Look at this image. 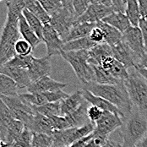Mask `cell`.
Masks as SVG:
<instances>
[{
	"label": "cell",
	"instance_id": "6da1fadb",
	"mask_svg": "<svg viewBox=\"0 0 147 147\" xmlns=\"http://www.w3.org/2000/svg\"><path fill=\"white\" fill-rule=\"evenodd\" d=\"M83 88L88 90L95 96L102 97L114 105L124 115H129L134 109L131 100L129 96L124 83L115 85H102L96 82H90L84 85Z\"/></svg>",
	"mask_w": 147,
	"mask_h": 147
},
{
	"label": "cell",
	"instance_id": "7a4b0ae2",
	"mask_svg": "<svg viewBox=\"0 0 147 147\" xmlns=\"http://www.w3.org/2000/svg\"><path fill=\"white\" fill-rule=\"evenodd\" d=\"M147 134V114L137 108L123 119V147H135Z\"/></svg>",
	"mask_w": 147,
	"mask_h": 147
},
{
	"label": "cell",
	"instance_id": "3957f363",
	"mask_svg": "<svg viewBox=\"0 0 147 147\" xmlns=\"http://www.w3.org/2000/svg\"><path fill=\"white\" fill-rule=\"evenodd\" d=\"M21 15L7 11L6 20L0 32V66L16 55L15 46L20 36L19 19Z\"/></svg>",
	"mask_w": 147,
	"mask_h": 147
},
{
	"label": "cell",
	"instance_id": "277c9868",
	"mask_svg": "<svg viewBox=\"0 0 147 147\" xmlns=\"http://www.w3.org/2000/svg\"><path fill=\"white\" fill-rule=\"evenodd\" d=\"M62 58L69 63L79 80L83 84L95 81V73L92 66L89 63V51H69L62 52Z\"/></svg>",
	"mask_w": 147,
	"mask_h": 147
},
{
	"label": "cell",
	"instance_id": "5b68a950",
	"mask_svg": "<svg viewBox=\"0 0 147 147\" xmlns=\"http://www.w3.org/2000/svg\"><path fill=\"white\" fill-rule=\"evenodd\" d=\"M133 106L139 111L147 114V81L135 69L124 81Z\"/></svg>",
	"mask_w": 147,
	"mask_h": 147
},
{
	"label": "cell",
	"instance_id": "8992f818",
	"mask_svg": "<svg viewBox=\"0 0 147 147\" xmlns=\"http://www.w3.org/2000/svg\"><path fill=\"white\" fill-rule=\"evenodd\" d=\"M95 130V124L89 122L83 126L55 131L52 134L53 143L52 147H69L79 140L85 138Z\"/></svg>",
	"mask_w": 147,
	"mask_h": 147
},
{
	"label": "cell",
	"instance_id": "52a82bcc",
	"mask_svg": "<svg viewBox=\"0 0 147 147\" xmlns=\"http://www.w3.org/2000/svg\"><path fill=\"white\" fill-rule=\"evenodd\" d=\"M0 99L9 108L15 120L20 121L25 124L26 127H29L36 113L30 107L22 101L19 95L14 96H0Z\"/></svg>",
	"mask_w": 147,
	"mask_h": 147
},
{
	"label": "cell",
	"instance_id": "ba28073f",
	"mask_svg": "<svg viewBox=\"0 0 147 147\" xmlns=\"http://www.w3.org/2000/svg\"><path fill=\"white\" fill-rule=\"evenodd\" d=\"M78 17L79 16L75 13H73L63 8L59 12L51 16L50 24L57 30V32L64 42V39L69 35L70 30L74 26V24L76 22Z\"/></svg>",
	"mask_w": 147,
	"mask_h": 147
},
{
	"label": "cell",
	"instance_id": "9c48e42d",
	"mask_svg": "<svg viewBox=\"0 0 147 147\" xmlns=\"http://www.w3.org/2000/svg\"><path fill=\"white\" fill-rule=\"evenodd\" d=\"M123 41L129 46L137 58V62L145 53V45L141 30L139 26H131L123 33Z\"/></svg>",
	"mask_w": 147,
	"mask_h": 147
},
{
	"label": "cell",
	"instance_id": "30bf717a",
	"mask_svg": "<svg viewBox=\"0 0 147 147\" xmlns=\"http://www.w3.org/2000/svg\"><path fill=\"white\" fill-rule=\"evenodd\" d=\"M43 39V42L47 47V55L52 57L53 55L61 54L64 42L51 24L44 25Z\"/></svg>",
	"mask_w": 147,
	"mask_h": 147
},
{
	"label": "cell",
	"instance_id": "8fae6325",
	"mask_svg": "<svg viewBox=\"0 0 147 147\" xmlns=\"http://www.w3.org/2000/svg\"><path fill=\"white\" fill-rule=\"evenodd\" d=\"M123 125V118L115 113L110 112H104L102 116L95 123V132L107 136L118 128Z\"/></svg>",
	"mask_w": 147,
	"mask_h": 147
},
{
	"label": "cell",
	"instance_id": "7c38bea8",
	"mask_svg": "<svg viewBox=\"0 0 147 147\" xmlns=\"http://www.w3.org/2000/svg\"><path fill=\"white\" fill-rule=\"evenodd\" d=\"M115 12L113 7H107L100 4H90L87 9L83 15L78 17L77 20L81 22H87L91 24H97L104 18Z\"/></svg>",
	"mask_w": 147,
	"mask_h": 147
},
{
	"label": "cell",
	"instance_id": "4fadbf2b",
	"mask_svg": "<svg viewBox=\"0 0 147 147\" xmlns=\"http://www.w3.org/2000/svg\"><path fill=\"white\" fill-rule=\"evenodd\" d=\"M51 56L46 55L42 58L32 57L31 62L30 63L28 72L32 82H35L41 78L49 75L52 70L51 64Z\"/></svg>",
	"mask_w": 147,
	"mask_h": 147
},
{
	"label": "cell",
	"instance_id": "5bb4252c",
	"mask_svg": "<svg viewBox=\"0 0 147 147\" xmlns=\"http://www.w3.org/2000/svg\"><path fill=\"white\" fill-rule=\"evenodd\" d=\"M0 73L9 76L13 80H15L20 89H27L32 83L28 69H26L19 68L5 63L0 66Z\"/></svg>",
	"mask_w": 147,
	"mask_h": 147
},
{
	"label": "cell",
	"instance_id": "9a60e30c",
	"mask_svg": "<svg viewBox=\"0 0 147 147\" xmlns=\"http://www.w3.org/2000/svg\"><path fill=\"white\" fill-rule=\"evenodd\" d=\"M113 57L122 63L127 69L134 68L137 63V58L123 40L114 47H112Z\"/></svg>",
	"mask_w": 147,
	"mask_h": 147
},
{
	"label": "cell",
	"instance_id": "2e32d148",
	"mask_svg": "<svg viewBox=\"0 0 147 147\" xmlns=\"http://www.w3.org/2000/svg\"><path fill=\"white\" fill-rule=\"evenodd\" d=\"M67 86H68L67 83L57 81L52 79L50 75H47L35 82H32L31 85L27 88V90L30 93L56 91L59 90H63Z\"/></svg>",
	"mask_w": 147,
	"mask_h": 147
},
{
	"label": "cell",
	"instance_id": "e0dca14e",
	"mask_svg": "<svg viewBox=\"0 0 147 147\" xmlns=\"http://www.w3.org/2000/svg\"><path fill=\"white\" fill-rule=\"evenodd\" d=\"M82 92H83V96H84L85 100L86 102H88L89 104L99 107L100 109L102 110L103 112H110V113H115L118 116H120L123 119L124 118V115L118 110L114 105H113L108 101L103 99L102 97L95 96L90 91H89L88 90L85 88L82 89Z\"/></svg>",
	"mask_w": 147,
	"mask_h": 147
},
{
	"label": "cell",
	"instance_id": "ac0fdd59",
	"mask_svg": "<svg viewBox=\"0 0 147 147\" xmlns=\"http://www.w3.org/2000/svg\"><path fill=\"white\" fill-rule=\"evenodd\" d=\"M85 102L82 90H77L73 94L61 101V116H67L78 109Z\"/></svg>",
	"mask_w": 147,
	"mask_h": 147
},
{
	"label": "cell",
	"instance_id": "d6986e66",
	"mask_svg": "<svg viewBox=\"0 0 147 147\" xmlns=\"http://www.w3.org/2000/svg\"><path fill=\"white\" fill-rule=\"evenodd\" d=\"M28 129H30L32 133H41L48 135H52L54 133L50 117H46L38 113H35L33 120Z\"/></svg>",
	"mask_w": 147,
	"mask_h": 147
},
{
	"label": "cell",
	"instance_id": "ffe728a7",
	"mask_svg": "<svg viewBox=\"0 0 147 147\" xmlns=\"http://www.w3.org/2000/svg\"><path fill=\"white\" fill-rule=\"evenodd\" d=\"M89 107H90L89 102L85 100V102L81 104V106L78 109H76L72 113L64 116L68 121L69 128L80 127L90 122L87 116V110Z\"/></svg>",
	"mask_w": 147,
	"mask_h": 147
},
{
	"label": "cell",
	"instance_id": "44dd1931",
	"mask_svg": "<svg viewBox=\"0 0 147 147\" xmlns=\"http://www.w3.org/2000/svg\"><path fill=\"white\" fill-rule=\"evenodd\" d=\"M110 56H113L112 47L107 43L97 44L89 51V63L91 66H99L103 59Z\"/></svg>",
	"mask_w": 147,
	"mask_h": 147
},
{
	"label": "cell",
	"instance_id": "7402d4cb",
	"mask_svg": "<svg viewBox=\"0 0 147 147\" xmlns=\"http://www.w3.org/2000/svg\"><path fill=\"white\" fill-rule=\"evenodd\" d=\"M96 26V24L81 22V21L76 20V22L74 24V26L70 30L69 35L64 39V42H68L70 41L84 38V37H87Z\"/></svg>",
	"mask_w": 147,
	"mask_h": 147
},
{
	"label": "cell",
	"instance_id": "603a6c76",
	"mask_svg": "<svg viewBox=\"0 0 147 147\" xmlns=\"http://www.w3.org/2000/svg\"><path fill=\"white\" fill-rule=\"evenodd\" d=\"M102 21L118 29L122 33H123L129 27L131 26V23L127 15H125V13L118 11H115L111 15L107 16Z\"/></svg>",
	"mask_w": 147,
	"mask_h": 147
},
{
	"label": "cell",
	"instance_id": "cb8c5ba5",
	"mask_svg": "<svg viewBox=\"0 0 147 147\" xmlns=\"http://www.w3.org/2000/svg\"><path fill=\"white\" fill-rule=\"evenodd\" d=\"M19 30H20V36L23 37L24 40H26L31 45L33 50L40 43L42 42L39 39V37L36 36V34L34 32V30L30 28V26L27 23L26 20L25 19L23 14L19 19Z\"/></svg>",
	"mask_w": 147,
	"mask_h": 147
},
{
	"label": "cell",
	"instance_id": "d4e9b609",
	"mask_svg": "<svg viewBox=\"0 0 147 147\" xmlns=\"http://www.w3.org/2000/svg\"><path fill=\"white\" fill-rule=\"evenodd\" d=\"M96 26L102 30L105 43L108 44L110 47H114L123 40V33L112 26L104 23L103 21H100L96 24Z\"/></svg>",
	"mask_w": 147,
	"mask_h": 147
},
{
	"label": "cell",
	"instance_id": "484cf974",
	"mask_svg": "<svg viewBox=\"0 0 147 147\" xmlns=\"http://www.w3.org/2000/svg\"><path fill=\"white\" fill-rule=\"evenodd\" d=\"M15 120L9 108L0 99V139L2 140H5L7 131Z\"/></svg>",
	"mask_w": 147,
	"mask_h": 147
},
{
	"label": "cell",
	"instance_id": "4316f807",
	"mask_svg": "<svg viewBox=\"0 0 147 147\" xmlns=\"http://www.w3.org/2000/svg\"><path fill=\"white\" fill-rule=\"evenodd\" d=\"M26 9L29 10L32 15L37 17L43 25L50 24L51 16L47 13L44 8L38 2V0H26Z\"/></svg>",
	"mask_w": 147,
	"mask_h": 147
},
{
	"label": "cell",
	"instance_id": "83f0119b",
	"mask_svg": "<svg viewBox=\"0 0 147 147\" xmlns=\"http://www.w3.org/2000/svg\"><path fill=\"white\" fill-rule=\"evenodd\" d=\"M19 86L9 76L0 73V96H18Z\"/></svg>",
	"mask_w": 147,
	"mask_h": 147
},
{
	"label": "cell",
	"instance_id": "f1b7e54d",
	"mask_svg": "<svg viewBox=\"0 0 147 147\" xmlns=\"http://www.w3.org/2000/svg\"><path fill=\"white\" fill-rule=\"evenodd\" d=\"M97 44L94 43L90 37H84L77 40L70 41L68 42H64L63 47V52H69V51H80V50H88L90 51ZM62 51V52H63Z\"/></svg>",
	"mask_w": 147,
	"mask_h": 147
},
{
	"label": "cell",
	"instance_id": "f546056e",
	"mask_svg": "<svg viewBox=\"0 0 147 147\" xmlns=\"http://www.w3.org/2000/svg\"><path fill=\"white\" fill-rule=\"evenodd\" d=\"M125 15L129 18L131 26H139L140 20L141 19L140 7L137 0H127L126 8H125Z\"/></svg>",
	"mask_w": 147,
	"mask_h": 147
},
{
	"label": "cell",
	"instance_id": "4dcf8cb0",
	"mask_svg": "<svg viewBox=\"0 0 147 147\" xmlns=\"http://www.w3.org/2000/svg\"><path fill=\"white\" fill-rule=\"evenodd\" d=\"M23 15L25 19L26 20L27 23L29 24L30 28L34 30V32L36 34V36L39 37V39L43 42V30H44V25L42 22L34 15H32L29 10L25 9L23 10Z\"/></svg>",
	"mask_w": 147,
	"mask_h": 147
},
{
	"label": "cell",
	"instance_id": "1f68e13d",
	"mask_svg": "<svg viewBox=\"0 0 147 147\" xmlns=\"http://www.w3.org/2000/svg\"><path fill=\"white\" fill-rule=\"evenodd\" d=\"M95 73V81L97 84L102 85H115L123 82H120L115 78H113L110 74L100 66H92Z\"/></svg>",
	"mask_w": 147,
	"mask_h": 147
},
{
	"label": "cell",
	"instance_id": "d6a6232c",
	"mask_svg": "<svg viewBox=\"0 0 147 147\" xmlns=\"http://www.w3.org/2000/svg\"><path fill=\"white\" fill-rule=\"evenodd\" d=\"M35 113H38L46 117L61 116V102L47 103L43 106L32 108Z\"/></svg>",
	"mask_w": 147,
	"mask_h": 147
},
{
	"label": "cell",
	"instance_id": "836d02e7",
	"mask_svg": "<svg viewBox=\"0 0 147 147\" xmlns=\"http://www.w3.org/2000/svg\"><path fill=\"white\" fill-rule=\"evenodd\" d=\"M25 128H26L25 124L19 120H15L11 123V125L9 126L7 131V135L4 140L8 144L9 147L16 140V139L22 134Z\"/></svg>",
	"mask_w": 147,
	"mask_h": 147
},
{
	"label": "cell",
	"instance_id": "e575fe53",
	"mask_svg": "<svg viewBox=\"0 0 147 147\" xmlns=\"http://www.w3.org/2000/svg\"><path fill=\"white\" fill-rule=\"evenodd\" d=\"M33 133L27 127L9 147H32Z\"/></svg>",
	"mask_w": 147,
	"mask_h": 147
},
{
	"label": "cell",
	"instance_id": "d590c367",
	"mask_svg": "<svg viewBox=\"0 0 147 147\" xmlns=\"http://www.w3.org/2000/svg\"><path fill=\"white\" fill-rule=\"evenodd\" d=\"M53 143V136L41 133H33L32 147H52Z\"/></svg>",
	"mask_w": 147,
	"mask_h": 147
},
{
	"label": "cell",
	"instance_id": "8d00e7d4",
	"mask_svg": "<svg viewBox=\"0 0 147 147\" xmlns=\"http://www.w3.org/2000/svg\"><path fill=\"white\" fill-rule=\"evenodd\" d=\"M38 2L50 16L56 14L63 8L60 0H38Z\"/></svg>",
	"mask_w": 147,
	"mask_h": 147
},
{
	"label": "cell",
	"instance_id": "74e56055",
	"mask_svg": "<svg viewBox=\"0 0 147 147\" xmlns=\"http://www.w3.org/2000/svg\"><path fill=\"white\" fill-rule=\"evenodd\" d=\"M33 55L30 54L29 56H19V55H15V57L12 59H10L9 61H8L6 63L15 66V67H19V68H23V69H28L30 66V63L31 62Z\"/></svg>",
	"mask_w": 147,
	"mask_h": 147
},
{
	"label": "cell",
	"instance_id": "f35d334b",
	"mask_svg": "<svg viewBox=\"0 0 147 147\" xmlns=\"http://www.w3.org/2000/svg\"><path fill=\"white\" fill-rule=\"evenodd\" d=\"M15 50L16 55L19 56H29L31 54L33 48L28 42L24 39H20L15 43Z\"/></svg>",
	"mask_w": 147,
	"mask_h": 147
},
{
	"label": "cell",
	"instance_id": "ab89813d",
	"mask_svg": "<svg viewBox=\"0 0 147 147\" xmlns=\"http://www.w3.org/2000/svg\"><path fill=\"white\" fill-rule=\"evenodd\" d=\"M107 136H105L102 134H99L95 131H93V134L91 139L87 142L85 147H102L105 143L107 142Z\"/></svg>",
	"mask_w": 147,
	"mask_h": 147
},
{
	"label": "cell",
	"instance_id": "60d3db41",
	"mask_svg": "<svg viewBox=\"0 0 147 147\" xmlns=\"http://www.w3.org/2000/svg\"><path fill=\"white\" fill-rule=\"evenodd\" d=\"M103 113L104 112L102 109H100L99 107L90 105L88 107V110H87V116H88L89 120L91 123H96L100 118H102Z\"/></svg>",
	"mask_w": 147,
	"mask_h": 147
},
{
	"label": "cell",
	"instance_id": "b9f144b4",
	"mask_svg": "<svg viewBox=\"0 0 147 147\" xmlns=\"http://www.w3.org/2000/svg\"><path fill=\"white\" fill-rule=\"evenodd\" d=\"M90 39L96 44H102L105 43V40H104V34H103L102 30L100 29L98 26H95L93 30H91V32L89 35Z\"/></svg>",
	"mask_w": 147,
	"mask_h": 147
},
{
	"label": "cell",
	"instance_id": "7bdbcfd3",
	"mask_svg": "<svg viewBox=\"0 0 147 147\" xmlns=\"http://www.w3.org/2000/svg\"><path fill=\"white\" fill-rule=\"evenodd\" d=\"M90 4V0H74V9L76 15L78 16L83 15Z\"/></svg>",
	"mask_w": 147,
	"mask_h": 147
},
{
	"label": "cell",
	"instance_id": "ee69618b",
	"mask_svg": "<svg viewBox=\"0 0 147 147\" xmlns=\"http://www.w3.org/2000/svg\"><path fill=\"white\" fill-rule=\"evenodd\" d=\"M139 27L140 28L141 32H142L143 39H144V45H145V50H146V53H147V21L144 18L140 19Z\"/></svg>",
	"mask_w": 147,
	"mask_h": 147
},
{
	"label": "cell",
	"instance_id": "f6af8a7d",
	"mask_svg": "<svg viewBox=\"0 0 147 147\" xmlns=\"http://www.w3.org/2000/svg\"><path fill=\"white\" fill-rule=\"evenodd\" d=\"M113 7L114 8L115 11L125 13L126 4L123 3V0H112Z\"/></svg>",
	"mask_w": 147,
	"mask_h": 147
},
{
	"label": "cell",
	"instance_id": "bcb514c9",
	"mask_svg": "<svg viewBox=\"0 0 147 147\" xmlns=\"http://www.w3.org/2000/svg\"><path fill=\"white\" fill-rule=\"evenodd\" d=\"M140 7L141 18H146L147 15V0H137Z\"/></svg>",
	"mask_w": 147,
	"mask_h": 147
},
{
	"label": "cell",
	"instance_id": "7dc6e473",
	"mask_svg": "<svg viewBox=\"0 0 147 147\" xmlns=\"http://www.w3.org/2000/svg\"><path fill=\"white\" fill-rule=\"evenodd\" d=\"M60 1L64 9H66L73 13H75V11L74 9V0H60Z\"/></svg>",
	"mask_w": 147,
	"mask_h": 147
},
{
	"label": "cell",
	"instance_id": "c3c4849f",
	"mask_svg": "<svg viewBox=\"0 0 147 147\" xmlns=\"http://www.w3.org/2000/svg\"><path fill=\"white\" fill-rule=\"evenodd\" d=\"M135 65H137L140 68H143L145 69H147V53H146L140 59L138 60V62Z\"/></svg>",
	"mask_w": 147,
	"mask_h": 147
},
{
	"label": "cell",
	"instance_id": "681fc988",
	"mask_svg": "<svg viewBox=\"0 0 147 147\" xmlns=\"http://www.w3.org/2000/svg\"><path fill=\"white\" fill-rule=\"evenodd\" d=\"M91 4H100L107 7H113L112 0H90Z\"/></svg>",
	"mask_w": 147,
	"mask_h": 147
},
{
	"label": "cell",
	"instance_id": "f907efd6",
	"mask_svg": "<svg viewBox=\"0 0 147 147\" xmlns=\"http://www.w3.org/2000/svg\"><path fill=\"white\" fill-rule=\"evenodd\" d=\"M102 147H123V145L119 144L118 142H116L112 140H107V142Z\"/></svg>",
	"mask_w": 147,
	"mask_h": 147
},
{
	"label": "cell",
	"instance_id": "816d5d0a",
	"mask_svg": "<svg viewBox=\"0 0 147 147\" xmlns=\"http://www.w3.org/2000/svg\"><path fill=\"white\" fill-rule=\"evenodd\" d=\"M134 69L137 72H139V73L147 81V69H143V68H140V67H139V66H137V65H134Z\"/></svg>",
	"mask_w": 147,
	"mask_h": 147
},
{
	"label": "cell",
	"instance_id": "f5cc1de1",
	"mask_svg": "<svg viewBox=\"0 0 147 147\" xmlns=\"http://www.w3.org/2000/svg\"><path fill=\"white\" fill-rule=\"evenodd\" d=\"M135 147H147V134Z\"/></svg>",
	"mask_w": 147,
	"mask_h": 147
},
{
	"label": "cell",
	"instance_id": "db71d44e",
	"mask_svg": "<svg viewBox=\"0 0 147 147\" xmlns=\"http://www.w3.org/2000/svg\"><path fill=\"white\" fill-rule=\"evenodd\" d=\"M0 147H9V146H8V144L5 141L0 140Z\"/></svg>",
	"mask_w": 147,
	"mask_h": 147
},
{
	"label": "cell",
	"instance_id": "11a10c76",
	"mask_svg": "<svg viewBox=\"0 0 147 147\" xmlns=\"http://www.w3.org/2000/svg\"><path fill=\"white\" fill-rule=\"evenodd\" d=\"M126 2H127V0H123V3H124L125 4H126Z\"/></svg>",
	"mask_w": 147,
	"mask_h": 147
},
{
	"label": "cell",
	"instance_id": "9f6ffc18",
	"mask_svg": "<svg viewBox=\"0 0 147 147\" xmlns=\"http://www.w3.org/2000/svg\"><path fill=\"white\" fill-rule=\"evenodd\" d=\"M145 20H146V21H147V15H146V17L145 18Z\"/></svg>",
	"mask_w": 147,
	"mask_h": 147
},
{
	"label": "cell",
	"instance_id": "6f0895ef",
	"mask_svg": "<svg viewBox=\"0 0 147 147\" xmlns=\"http://www.w3.org/2000/svg\"><path fill=\"white\" fill-rule=\"evenodd\" d=\"M0 1H2V0H0Z\"/></svg>",
	"mask_w": 147,
	"mask_h": 147
}]
</instances>
